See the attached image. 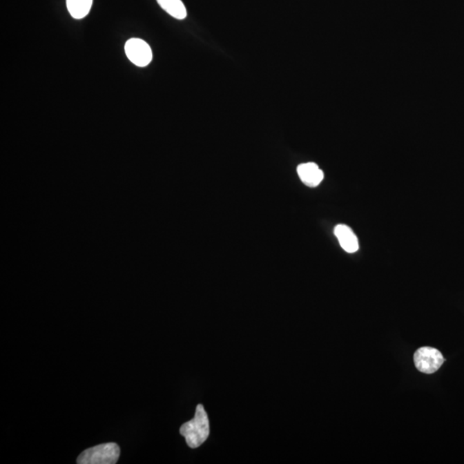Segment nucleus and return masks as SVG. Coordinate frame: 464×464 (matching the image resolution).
I'll use <instances>...</instances> for the list:
<instances>
[{"label":"nucleus","instance_id":"obj_1","mask_svg":"<svg viewBox=\"0 0 464 464\" xmlns=\"http://www.w3.org/2000/svg\"><path fill=\"white\" fill-rule=\"evenodd\" d=\"M180 434L184 436L187 445L192 449L200 447L209 438V419L202 404L196 407L195 416L193 419L182 425Z\"/></svg>","mask_w":464,"mask_h":464},{"label":"nucleus","instance_id":"obj_2","mask_svg":"<svg viewBox=\"0 0 464 464\" xmlns=\"http://www.w3.org/2000/svg\"><path fill=\"white\" fill-rule=\"evenodd\" d=\"M121 450L115 443H107L84 451L77 459L79 464H115L117 463Z\"/></svg>","mask_w":464,"mask_h":464},{"label":"nucleus","instance_id":"obj_3","mask_svg":"<svg viewBox=\"0 0 464 464\" xmlns=\"http://www.w3.org/2000/svg\"><path fill=\"white\" fill-rule=\"evenodd\" d=\"M414 362L418 371L425 374H432L442 367L445 358L436 348L423 347L414 353Z\"/></svg>","mask_w":464,"mask_h":464},{"label":"nucleus","instance_id":"obj_4","mask_svg":"<svg viewBox=\"0 0 464 464\" xmlns=\"http://www.w3.org/2000/svg\"><path fill=\"white\" fill-rule=\"evenodd\" d=\"M125 52L129 61L139 68H145L153 61L152 48L142 39H130L126 42Z\"/></svg>","mask_w":464,"mask_h":464},{"label":"nucleus","instance_id":"obj_5","mask_svg":"<svg viewBox=\"0 0 464 464\" xmlns=\"http://www.w3.org/2000/svg\"><path fill=\"white\" fill-rule=\"evenodd\" d=\"M298 177L308 187L315 188L321 184L325 177L323 172L315 163H307L298 165L297 168Z\"/></svg>","mask_w":464,"mask_h":464},{"label":"nucleus","instance_id":"obj_6","mask_svg":"<svg viewBox=\"0 0 464 464\" xmlns=\"http://www.w3.org/2000/svg\"><path fill=\"white\" fill-rule=\"evenodd\" d=\"M335 235L344 251L355 253L358 251V241L353 230L346 224H338L335 228Z\"/></svg>","mask_w":464,"mask_h":464},{"label":"nucleus","instance_id":"obj_7","mask_svg":"<svg viewBox=\"0 0 464 464\" xmlns=\"http://www.w3.org/2000/svg\"><path fill=\"white\" fill-rule=\"evenodd\" d=\"M161 8L175 19L184 20L187 17V9L182 0H157Z\"/></svg>","mask_w":464,"mask_h":464},{"label":"nucleus","instance_id":"obj_8","mask_svg":"<svg viewBox=\"0 0 464 464\" xmlns=\"http://www.w3.org/2000/svg\"><path fill=\"white\" fill-rule=\"evenodd\" d=\"M93 0H66L70 15L75 19H82L90 12Z\"/></svg>","mask_w":464,"mask_h":464}]
</instances>
